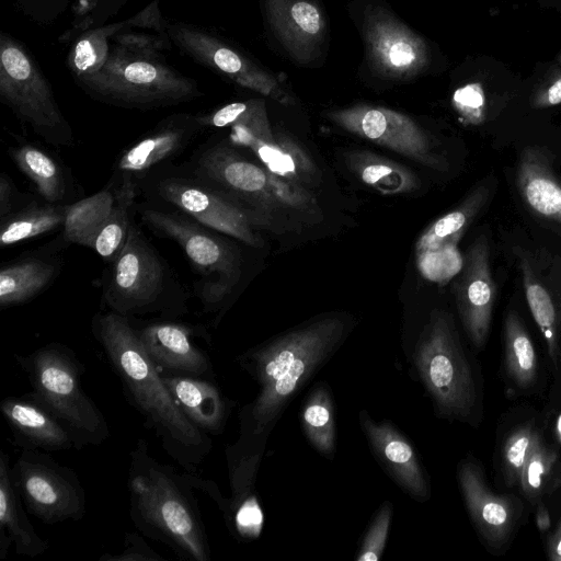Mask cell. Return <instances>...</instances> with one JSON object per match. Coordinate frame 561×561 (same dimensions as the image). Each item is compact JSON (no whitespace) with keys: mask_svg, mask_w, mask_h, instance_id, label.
Here are the masks:
<instances>
[{"mask_svg":"<svg viewBox=\"0 0 561 561\" xmlns=\"http://www.w3.org/2000/svg\"><path fill=\"white\" fill-rule=\"evenodd\" d=\"M539 436V433L530 425H522L507 436L502 458L504 479L507 485H518L528 454Z\"/></svg>","mask_w":561,"mask_h":561,"instance_id":"obj_40","label":"cell"},{"mask_svg":"<svg viewBox=\"0 0 561 561\" xmlns=\"http://www.w3.org/2000/svg\"><path fill=\"white\" fill-rule=\"evenodd\" d=\"M67 204L32 203L1 217L2 248L62 227Z\"/></svg>","mask_w":561,"mask_h":561,"instance_id":"obj_34","label":"cell"},{"mask_svg":"<svg viewBox=\"0 0 561 561\" xmlns=\"http://www.w3.org/2000/svg\"><path fill=\"white\" fill-rule=\"evenodd\" d=\"M230 128L229 141L233 146L250 149L263 165L279 178L301 186L311 184L318 170L309 154L293 138L276 134L275 140L266 141L240 126Z\"/></svg>","mask_w":561,"mask_h":561,"instance_id":"obj_27","label":"cell"},{"mask_svg":"<svg viewBox=\"0 0 561 561\" xmlns=\"http://www.w3.org/2000/svg\"><path fill=\"white\" fill-rule=\"evenodd\" d=\"M13 356L27 376L28 394L70 431L79 449L101 445L110 437L103 413L83 390L84 367L70 348L54 342Z\"/></svg>","mask_w":561,"mask_h":561,"instance_id":"obj_6","label":"cell"},{"mask_svg":"<svg viewBox=\"0 0 561 561\" xmlns=\"http://www.w3.org/2000/svg\"><path fill=\"white\" fill-rule=\"evenodd\" d=\"M167 33L180 53L240 87L268 96L280 104L294 100L277 80L219 34L203 25L168 22Z\"/></svg>","mask_w":561,"mask_h":561,"instance_id":"obj_12","label":"cell"},{"mask_svg":"<svg viewBox=\"0 0 561 561\" xmlns=\"http://www.w3.org/2000/svg\"><path fill=\"white\" fill-rule=\"evenodd\" d=\"M11 467L9 456L0 451V560H5L11 545L16 554L35 558L46 552L48 542L37 535L26 515Z\"/></svg>","mask_w":561,"mask_h":561,"instance_id":"obj_26","label":"cell"},{"mask_svg":"<svg viewBox=\"0 0 561 561\" xmlns=\"http://www.w3.org/2000/svg\"><path fill=\"white\" fill-rule=\"evenodd\" d=\"M488 238L480 234L468 248L454 285L456 306L470 342L481 348L489 336L495 299Z\"/></svg>","mask_w":561,"mask_h":561,"instance_id":"obj_17","label":"cell"},{"mask_svg":"<svg viewBox=\"0 0 561 561\" xmlns=\"http://www.w3.org/2000/svg\"><path fill=\"white\" fill-rule=\"evenodd\" d=\"M14 7L27 19L39 24L49 25L57 21L73 0H11Z\"/></svg>","mask_w":561,"mask_h":561,"instance_id":"obj_43","label":"cell"},{"mask_svg":"<svg viewBox=\"0 0 561 561\" xmlns=\"http://www.w3.org/2000/svg\"><path fill=\"white\" fill-rule=\"evenodd\" d=\"M15 199L14 186L12 184L11 179L2 173L0 176V215L4 217L5 215L14 211L13 210V202Z\"/></svg>","mask_w":561,"mask_h":561,"instance_id":"obj_47","label":"cell"},{"mask_svg":"<svg viewBox=\"0 0 561 561\" xmlns=\"http://www.w3.org/2000/svg\"><path fill=\"white\" fill-rule=\"evenodd\" d=\"M535 523L540 533H546L551 527L550 514L542 501L537 502Z\"/></svg>","mask_w":561,"mask_h":561,"instance_id":"obj_49","label":"cell"},{"mask_svg":"<svg viewBox=\"0 0 561 561\" xmlns=\"http://www.w3.org/2000/svg\"><path fill=\"white\" fill-rule=\"evenodd\" d=\"M556 61H557V65H558L559 67H561V53L558 55V57H557Z\"/></svg>","mask_w":561,"mask_h":561,"instance_id":"obj_50","label":"cell"},{"mask_svg":"<svg viewBox=\"0 0 561 561\" xmlns=\"http://www.w3.org/2000/svg\"><path fill=\"white\" fill-rule=\"evenodd\" d=\"M192 176L221 193L257 217V211L290 209L311 211L312 195L299 184L277 176L242 157L232 144L205 146L190 163Z\"/></svg>","mask_w":561,"mask_h":561,"instance_id":"obj_8","label":"cell"},{"mask_svg":"<svg viewBox=\"0 0 561 561\" xmlns=\"http://www.w3.org/2000/svg\"><path fill=\"white\" fill-rule=\"evenodd\" d=\"M92 332L130 404L144 416L164 451L185 471L195 473L213 448L211 438L183 413L130 318L110 310L96 313Z\"/></svg>","mask_w":561,"mask_h":561,"instance_id":"obj_2","label":"cell"},{"mask_svg":"<svg viewBox=\"0 0 561 561\" xmlns=\"http://www.w3.org/2000/svg\"><path fill=\"white\" fill-rule=\"evenodd\" d=\"M453 103L466 124L478 125L484 118V96L478 84L458 89Z\"/></svg>","mask_w":561,"mask_h":561,"instance_id":"obj_44","label":"cell"},{"mask_svg":"<svg viewBox=\"0 0 561 561\" xmlns=\"http://www.w3.org/2000/svg\"><path fill=\"white\" fill-rule=\"evenodd\" d=\"M140 215L152 231L176 242L204 276L197 289L204 310H219L240 277L241 261L236 249L213 229L178 210L146 206Z\"/></svg>","mask_w":561,"mask_h":561,"instance_id":"obj_10","label":"cell"},{"mask_svg":"<svg viewBox=\"0 0 561 561\" xmlns=\"http://www.w3.org/2000/svg\"><path fill=\"white\" fill-rule=\"evenodd\" d=\"M116 185L108 184L100 192L67 204L62 225L64 240L93 249L115 203Z\"/></svg>","mask_w":561,"mask_h":561,"instance_id":"obj_30","label":"cell"},{"mask_svg":"<svg viewBox=\"0 0 561 561\" xmlns=\"http://www.w3.org/2000/svg\"><path fill=\"white\" fill-rule=\"evenodd\" d=\"M204 128L240 126L266 141L275 140L263 100L231 102L208 113L197 114Z\"/></svg>","mask_w":561,"mask_h":561,"instance_id":"obj_37","label":"cell"},{"mask_svg":"<svg viewBox=\"0 0 561 561\" xmlns=\"http://www.w3.org/2000/svg\"><path fill=\"white\" fill-rule=\"evenodd\" d=\"M164 561V558L157 553L145 539L136 533H126L124 549L116 554L104 553L99 561Z\"/></svg>","mask_w":561,"mask_h":561,"instance_id":"obj_45","label":"cell"},{"mask_svg":"<svg viewBox=\"0 0 561 561\" xmlns=\"http://www.w3.org/2000/svg\"><path fill=\"white\" fill-rule=\"evenodd\" d=\"M152 193L159 201L214 231L255 248L263 243L254 230L259 219L253 214L192 175L156 179Z\"/></svg>","mask_w":561,"mask_h":561,"instance_id":"obj_13","label":"cell"},{"mask_svg":"<svg viewBox=\"0 0 561 561\" xmlns=\"http://www.w3.org/2000/svg\"><path fill=\"white\" fill-rule=\"evenodd\" d=\"M127 0H73L70 5L72 20L58 37V43L70 45L79 35L106 24Z\"/></svg>","mask_w":561,"mask_h":561,"instance_id":"obj_39","label":"cell"},{"mask_svg":"<svg viewBox=\"0 0 561 561\" xmlns=\"http://www.w3.org/2000/svg\"><path fill=\"white\" fill-rule=\"evenodd\" d=\"M91 99L129 110H156L203 96L195 79L165 62L162 54L137 53L115 43L95 70L75 77Z\"/></svg>","mask_w":561,"mask_h":561,"instance_id":"obj_5","label":"cell"},{"mask_svg":"<svg viewBox=\"0 0 561 561\" xmlns=\"http://www.w3.org/2000/svg\"><path fill=\"white\" fill-rule=\"evenodd\" d=\"M0 101L45 141L57 147L72 145V129L37 59L4 31L0 33Z\"/></svg>","mask_w":561,"mask_h":561,"instance_id":"obj_9","label":"cell"},{"mask_svg":"<svg viewBox=\"0 0 561 561\" xmlns=\"http://www.w3.org/2000/svg\"><path fill=\"white\" fill-rule=\"evenodd\" d=\"M111 43L137 53L152 55L161 54L173 46L169 35L140 28L119 31L112 36Z\"/></svg>","mask_w":561,"mask_h":561,"instance_id":"obj_42","label":"cell"},{"mask_svg":"<svg viewBox=\"0 0 561 561\" xmlns=\"http://www.w3.org/2000/svg\"><path fill=\"white\" fill-rule=\"evenodd\" d=\"M519 271L530 313L546 340L549 356L557 366L561 321L553 295L527 255H519Z\"/></svg>","mask_w":561,"mask_h":561,"instance_id":"obj_33","label":"cell"},{"mask_svg":"<svg viewBox=\"0 0 561 561\" xmlns=\"http://www.w3.org/2000/svg\"><path fill=\"white\" fill-rule=\"evenodd\" d=\"M277 36L299 61L308 62L323 38L324 18L312 0H265Z\"/></svg>","mask_w":561,"mask_h":561,"instance_id":"obj_24","label":"cell"},{"mask_svg":"<svg viewBox=\"0 0 561 561\" xmlns=\"http://www.w3.org/2000/svg\"><path fill=\"white\" fill-rule=\"evenodd\" d=\"M491 186L476 187L456 208L436 219L415 243L416 265L431 282L445 284L462 268L458 243L467 229L486 204Z\"/></svg>","mask_w":561,"mask_h":561,"instance_id":"obj_15","label":"cell"},{"mask_svg":"<svg viewBox=\"0 0 561 561\" xmlns=\"http://www.w3.org/2000/svg\"><path fill=\"white\" fill-rule=\"evenodd\" d=\"M403 354L410 377L423 388L438 417L472 420L478 403L477 383L449 312L432 309L403 341Z\"/></svg>","mask_w":561,"mask_h":561,"instance_id":"obj_4","label":"cell"},{"mask_svg":"<svg viewBox=\"0 0 561 561\" xmlns=\"http://www.w3.org/2000/svg\"><path fill=\"white\" fill-rule=\"evenodd\" d=\"M547 556L552 561H561V518L547 540Z\"/></svg>","mask_w":561,"mask_h":561,"instance_id":"obj_48","label":"cell"},{"mask_svg":"<svg viewBox=\"0 0 561 561\" xmlns=\"http://www.w3.org/2000/svg\"><path fill=\"white\" fill-rule=\"evenodd\" d=\"M345 163L365 184L385 195L412 193L421 185L410 169L367 150L346 152Z\"/></svg>","mask_w":561,"mask_h":561,"instance_id":"obj_28","label":"cell"},{"mask_svg":"<svg viewBox=\"0 0 561 561\" xmlns=\"http://www.w3.org/2000/svg\"><path fill=\"white\" fill-rule=\"evenodd\" d=\"M457 480L467 512L482 539L495 549L505 545L518 518L514 499L494 493L482 468L471 457L458 463Z\"/></svg>","mask_w":561,"mask_h":561,"instance_id":"obj_21","label":"cell"},{"mask_svg":"<svg viewBox=\"0 0 561 561\" xmlns=\"http://www.w3.org/2000/svg\"><path fill=\"white\" fill-rule=\"evenodd\" d=\"M393 505L386 500L379 506L360 542L356 561H377L382 557L391 527Z\"/></svg>","mask_w":561,"mask_h":561,"instance_id":"obj_41","label":"cell"},{"mask_svg":"<svg viewBox=\"0 0 561 561\" xmlns=\"http://www.w3.org/2000/svg\"><path fill=\"white\" fill-rule=\"evenodd\" d=\"M15 165L34 184L44 202L62 204L68 192L65 172L48 152L32 144L10 150Z\"/></svg>","mask_w":561,"mask_h":561,"instance_id":"obj_32","label":"cell"},{"mask_svg":"<svg viewBox=\"0 0 561 561\" xmlns=\"http://www.w3.org/2000/svg\"><path fill=\"white\" fill-rule=\"evenodd\" d=\"M516 185L533 213L561 226V179L543 149L529 146L522 151Z\"/></svg>","mask_w":561,"mask_h":561,"instance_id":"obj_25","label":"cell"},{"mask_svg":"<svg viewBox=\"0 0 561 561\" xmlns=\"http://www.w3.org/2000/svg\"><path fill=\"white\" fill-rule=\"evenodd\" d=\"M135 329L160 371L214 378L211 359L197 343L210 340L203 325L156 321Z\"/></svg>","mask_w":561,"mask_h":561,"instance_id":"obj_19","label":"cell"},{"mask_svg":"<svg viewBox=\"0 0 561 561\" xmlns=\"http://www.w3.org/2000/svg\"><path fill=\"white\" fill-rule=\"evenodd\" d=\"M204 127L197 114L175 113L126 148L115 164V181L128 178L138 183L181 153Z\"/></svg>","mask_w":561,"mask_h":561,"instance_id":"obj_20","label":"cell"},{"mask_svg":"<svg viewBox=\"0 0 561 561\" xmlns=\"http://www.w3.org/2000/svg\"><path fill=\"white\" fill-rule=\"evenodd\" d=\"M327 116L344 130L425 167L439 171L447 168L433 138L405 114L382 106L357 104L329 112Z\"/></svg>","mask_w":561,"mask_h":561,"instance_id":"obj_14","label":"cell"},{"mask_svg":"<svg viewBox=\"0 0 561 561\" xmlns=\"http://www.w3.org/2000/svg\"><path fill=\"white\" fill-rule=\"evenodd\" d=\"M0 411L14 443L22 449H79L70 431L28 393L5 397L0 402Z\"/></svg>","mask_w":561,"mask_h":561,"instance_id":"obj_22","label":"cell"},{"mask_svg":"<svg viewBox=\"0 0 561 561\" xmlns=\"http://www.w3.org/2000/svg\"><path fill=\"white\" fill-rule=\"evenodd\" d=\"M504 363L507 376L517 387L526 389L536 381V350L519 314L513 310L504 321Z\"/></svg>","mask_w":561,"mask_h":561,"instance_id":"obj_35","label":"cell"},{"mask_svg":"<svg viewBox=\"0 0 561 561\" xmlns=\"http://www.w3.org/2000/svg\"><path fill=\"white\" fill-rule=\"evenodd\" d=\"M56 272L57 267L53 262L38 257H27L2 266L1 308L21 305L34 298L51 283Z\"/></svg>","mask_w":561,"mask_h":561,"instance_id":"obj_31","label":"cell"},{"mask_svg":"<svg viewBox=\"0 0 561 561\" xmlns=\"http://www.w3.org/2000/svg\"><path fill=\"white\" fill-rule=\"evenodd\" d=\"M353 328L350 317L321 316L260 343L236 357L257 386L239 412V451L262 460L285 410L334 356Z\"/></svg>","mask_w":561,"mask_h":561,"instance_id":"obj_1","label":"cell"},{"mask_svg":"<svg viewBox=\"0 0 561 561\" xmlns=\"http://www.w3.org/2000/svg\"><path fill=\"white\" fill-rule=\"evenodd\" d=\"M116 185L113 210L99 233L93 250L105 261L113 262L122 251L133 221L137 183L128 178L114 181Z\"/></svg>","mask_w":561,"mask_h":561,"instance_id":"obj_36","label":"cell"},{"mask_svg":"<svg viewBox=\"0 0 561 561\" xmlns=\"http://www.w3.org/2000/svg\"><path fill=\"white\" fill-rule=\"evenodd\" d=\"M530 103L535 108H547L561 104V68L553 71L537 87Z\"/></svg>","mask_w":561,"mask_h":561,"instance_id":"obj_46","label":"cell"},{"mask_svg":"<svg viewBox=\"0 0 561 561\" xmlns=\"http://www.w3.org/2000/svg\"><path fill=\"white\" fill-rule=\"evenodd\" d=\"M302 432L322 456L333 459L336 451L335 407L330 386L318 381L308 391L299 411Z\"/></svg>","mask_w":561,"mask_h":561,"instance_id":"obj_29","label":"cell"},{"mask_svg":"<svg viewBox=\"0 0 561 561\" xmlns=\"http://www.w3.org/2000/svg\"><path fill=\"white\" fill-rule=\"evenodd\" d=\"M364 37L371 68L385 78L410 80L428 65L423 38L385 10L367 13Z\"/></svg>","mask_w":561,"mask_h":561,"instance_id":"obj_16","label":"cell"},{"mask_svg":"<svg viewBox=\"0 0 561 561\" xmlns=\"http://www.w3.org/2000/svg\"><path fill=\"white\" fill-rule=\"evenodd\" d=\"M358 423L369 449L385 472L410 497L426 502L431 497L430 477L409 438L389 420H375L365 410Z\"/></svg>","mask_w":561,"mask_h":561,"instance_id":"obj_18","label":"cell"},{"mask_svg":"<svg viewBox=\"0 0 561 561\" xmlns=\"http://www.w3.org/2000/svg\"><path fill=\"white\" fill-rule=\"evenodd\" d=\"M558 463V454L538 437L523 467L518 486L530 502H538L545 494L553 470Z\"/></svg>","mask_w":561,"mask_h":561,"instance_id":"obj_38","label":"cell"},{"mask_svg":"<svg viewBox=\"0 0 561 561\" xmlns=\"http://www.w3.org/2000/svg\"><path fill=\"white\" fill-rule=\"evenodd\" d=\"M163 381L186 417L209 436L220 435L233 403L215 378L160 371Z\"/></svg>","mask_w":561,"mask_h":561,"instance_id":"obj_23","label":"cell"},{"mask_svg":"<svg viewBox=\"0 0 561 561\" xmlns=\"http://www.w3.org/2000/svg\"><path fill=\"white\" fill-rule=\"evenodd\" d=\"M11 474L26 511L43 523L77 522L85 515L87 495L77 473L46 453L22 449Z\"/></svg>","mask_w":561,"mask_h":561,"instance_id":"obj_11","label":"cell"},{"mask_svg":"<svg viewBox=\"0 0 561 561\" xmlns=\"http://www.w3.org/2000/svg\"><path fill=\"white\" fill-rule=\"evenodd\" d=\"M111 264L102 295L110 311L128 318L147 313L176 318L186 313V291L135 222Z\"/></svg>","mask_w":561,"mask_h":561,"instance_id":"obj_7","label":"cell"},{"mask_svg":"<svg viewBox=\"0 0 561 561\" xmlns=\"http://www.w3.org/2000/svg\"><path fill=\"white\" fill-rule=\"evenodd\" d=\"M127 490L130 519L142 535L168 546L181 559H210L195 488L185 472L154 459L142 438L130 451Z\"/></svg>","mask_w":561,"mask_h":561,"instance_id":"obj_3","label":"cell"}]
</instances>
